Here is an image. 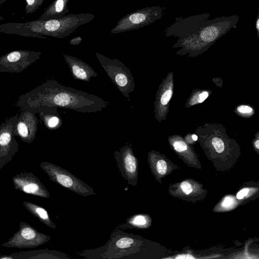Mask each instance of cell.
<instances>
[{
  "label": "cell",
  "instance_id": "1",
  "mask_svg": "<svg viewBox=\"0 0 259 259\" xmlns=\"http://www.w3.org/2000/svg\"><path fill=\"white\" fill-rule=\"evenodd\" d=\"M108 102L100 97L83 91L63 85L49 78L32 90L20 95L15 105L20 110L36 114L41 109L57 107L81 113L102 111Z\"/></svg>",
  "mask_w": 259,
  "mask_h": 259
},
{
  "label": "cell",
  "instance_id": "2",
  "mask_svg": "<svg viewBox=\"0 0 259 259\" xmlns=\"http://www.w3.org/2000/svg\"><path fill=\"white\" fill-rule=\"evenodd\" d=\"M95 17L89 13H81L70 14L59 19L6 23L0 25V32L43 39H46V36L63 38L69 36L79 26L92 21Z\"/></svg>",
  "mask_w": 259,
  "mask_h": 259
},
{
  "label": "cell",
  "instance_id": "3",
  "mask_svg": "<svg viewBox=\"0 0 259 259\" xmlns=\"http://www.w3.org/2000/svg\"><path fill=\"white\" fill-rule=\"evenodd\" d=\"M239 20L238 15L221 16L208 19L197 32L180 41L177 40L172 48H181L177 55L194 58L206 51L219 38L236 27Z\"/></svg>",
  "mask_w": 259,
  "mask_h": 259
},
{
  "label": "cell",
  "instance_id": "4",
  "mask_svg": "<svg viewBox=\"0 0 259 259\" xmlns=\"http://www.w3.org/2000/svg\"><path fill=\"white\" fill-rule=\"evenodd\" d=\"M142 243L139 236L114 232L104 246L77 253L86 258H119L139 251Z\"/></svg>",
  "mask_w": 259,
  "mask_h": 259
},
{
  "label": "cell",
  "instance_id": "5",
  "mask_svg": "<svg viewBox=\"0 0 259 259\" xmlns=\"http://www.w3.org/2000/svg\"><path fill=\"white\" fill-rule=\"evenodd\" d=\"M95 55L101 67L122 95L129 98L130 93L134 91L135 83L130 69L121 61L109 58L99 53Z\"/></svg>",
  "mask_w": 259,
  "mask_h": 259
},
{
  "label": "cell",
  "instance_id": "6",
  "mask_svg": "<svg viewBox=\"0 0 259 259\" xmlns=\"http://www.w3.org/2000/svg\"><path fill=\"white\" fill-rule=\"evenodd\" d=\"M51 181L81 196L95 195V190L73 174L62 167L47 161L39 164Z\"/></svg>",
  "mask_w": 259,
  "mask_h": 259
},
{
  "label": "cell",
  "instance_id": "7",
  "mask_svg": "<svg viewBox=\"0 0 259 259\" xmlns=\"http://www.w3.org/2000/svg\"><path fill=\"white\" fill-rule=\"evenodd\" d=\"M164 8L158 6L147 7L131 12L122 17L111 30L117 34L136 30L151 24L162 18Z\"/></svg>",
  "mask_w": 259,
  "mask_h": 259
},
{
  "label": "cell",
  "instance_id": "8",
  "mask_svg": "<svg viewBox=\"0 0 259 259\" xmlns=\"http://www.w3.org/2000/svg\"><path fill=\"white\" fill-rule=\"evenodd\" d=\"M19 113L6 119L0 126V170L9 163L19 150L15 138Z\"/></svg>",
  "mask_w": 259,
  "mask_h": 259
},
{
  "label": "cell",
  "instance_id": "9",
  "mask_svg": "<svg viewBox=\"0 0 259 259\" xmlns=\"http://www.w3.org/2000/svg\"><path fill=\"white\" fill-rule=\"evenodd\" d=\"M51 237L38 232L26 222L20 221L19 230L9 239L0 244L5 247L31 248L38 247L48 242Z\"/></svg>",
  "mask_w": 259,
  "mask_h": 259
},
{
  "label": "cell",
  "instance_id": "10",
  "mask_svg": "<svg viewBox=\"0 0 259 259\" xmlns=\"http://www.w3.org/2000/svg\"><path fill=\"white\" fill-rule=\"evenodd\" d=\"M210 15V13H206L187 17H176L174 22L165 29L164 35L178 37V41L184 39L202 27Z\"/></svg>",
  "mask_w": 259,
  "mask_h": 259
},
{
  "label": "cell",
  "instance_id": "11",
  "mask_svg": "<svg viewBox=\"0 0 259 259\" xmlns=\"http://www.w3.org/2000/svg\"><path fill=\"white\" fill-rule=\"evenodd\" d=\"M39 51L18 50L0 57V72L20 73L40 59Z\"/></svg>",
  "mask_w": 259,
  "mask_h": 259
},
{
  "label": "cell",
  "instance_id": "12",
  "mask_svg": "<svg viewBox=\"0 0 259 259\" xmlns=\"http://www.w3.org/2000/svg\"><path fill=\"white\" fill-rule=\"evenodd\" d=\"M114 156L122 177L126 180L128 184L136 186L138 179V160L131 145L121 147L114 152Z\"/></svg>",
  "mask_w": 259,
  "mask_h": 259
},
{
  "label": "cell",
  "instance_id": "13",
  "mask_svg": "<svg viewBox=\"0 0 259 259\" xmlns=\"http://www.w3.org/2000/svg\"><path fill=\"white\" fill-rule=\"evenodd\" d=\"M174 89V72L167 73L160 83L156 93L154 104L156 119L161 122L166 119L169 112L170 101L172 97Z\"/></svg>",
  "mask_w": 259,
  "mask_h": 259
},
{
  "label": "cell",
  "instance_id": "14",
  "mask_svg": "<svg viewBox=\"0 0 259 259\" xmlns=\"http://www.w3.org/2000/svg\"><path fill=\"white\" fill-rule=\"evenodd\" d=\"M168 191L174 197L192 203L201 200L204 195L202 185L191 178L169 184Z\"/></svg>",
  "mask_w": 259,
  "mask_h": 259
},
{
  "label": "cell",
  "instance_id": "15",
  "mask_svg": "<svg viewBox=\"0 0 259 259\" xmlns=\"http://www.w3.org/2000/svg\"><path fill=\"white\" fill-rule=\"evenodd\" d=\"M15 189L39 197L49 198L50 194L46 186L31 172H21L12 177Z\"/></svg>",
  "mask_w": 259,
  "mask_h": 259
},
{
  "label": "cell",
  "instance_id": "16",
  "mask_svg": "<svg viewBox=\"0 0 259 259\" xmlns=\"http://www.w3.org/2000/svg\"><path fill=\"white\" fill-rule=\"evenodd\" d=\"M167 140L171 149L187 166L200 168L201 165L193 147L186 142L184 137L179 135H173L168 136Z\"/></svg>",
  "mask_w": 259,
  "mask_h": 259
},
{
  "label": "cell",
  "instance_id": "17",
  "mask_svg": "<svg viewBox=\"0 0 259 259\" xmlns=\"http://www.w3.org/2000/svg\"><path fill=\"white\" fill-rule=\"evenodd\" d=\"M20 111L16 127V136L29 144L35 138L38 120L36 113L26 110Z\"/></svg>",
  "mask_w": 259,
  "mask_h": 259
},
{
  "label": "cell",
  "instance_id": "18",
  "mask_svg": "<svg viewBox=\"0 0 259 259\" xmlns=\"http://www.w3.org/2000/svg\"><path fill=\"white\" fill-rule=\"evenodd\" d=\"M148 162L155 180L161 183L162 178L170 175L180 167L174 163L164 154L152 150L147 154Z\"/></svg>",
  "mask_w": 259,
  "mask_h": 259
},
{
  "label": "cell",
  "instance_id": "19",
  "mask_svg": "<svg viewBox=\"0 0 259 259\" xmlns=\"http://www.w3.org/2000/svg\"><path fill=\"white\" fill-rule=\"evenodd\" d=\"M62 57L67 64L74 79L89 82L92 78L97 76L95 70L82 60L66 54H63Z\"/></svg>",
  "mask_w": 259,
  "mask_h": 259
},
{
  "label": "cell",
  "instance_id": "20",
  "mask_svg": "<svg viewBox=\"0 0 259 259\" xmlns=\"http://www.w3.org/2000/svg\"><path fill=\"white\" fill-rule=\"evenodd\" d=\"M1 259H68L67 255L61 251L48 248L35 250L19 251L2 255Z\"/></svg>",
  "mask_w": 259,
  "mask_h": 259
},
{
  "label": "cell",
  "instance_id": "21",
  "mask_svg": "<svg viewBox=\"0 0 259 259\" xmlns=\"http://www.w3.org/2000/svg\"><path fill=\"white\" fill-rule=\"evenodd\" d=\"M57 109V107L46 108L37 112L45 127L51 131L58 130L62 125V119Z\"/></svg>",
  "mask_w": 259,
  "mask_h": 259
},
{
  "label": "cell",
  "instance_id": "22",
  "mask_svg": "<svg viewBox=\"0 0 259 259\" xmlns=\"http://www.w3.org/2000/svg\"><path fill=\"white\" fill-rule=\"evenodd\" d=\"M69 0H54L38 19L47 20L63 17L69 12L67 4Z\"/></svg>",
  "mask_w": 259,
  "mask_h": 259
},
{
  "label": "cell",
  "instance_id": "23",
  "mask_svg": "<svg viewBox=\"0 0 259 259\" xmlns=\"http://www.w3.org/2000/svg\"><path fill=\"white\" fill-rule=\"evenodd\" d=\"M22 203L31 214L37 218L47 227L52 229H57L56 225L51 220L46 209L37 204L26 201H23Z\"/></svg>",
  "mask_w": 259,
  "mask_h": 259
},
{
  "label": "cell",
  "instance_id": "24",
  "mask_svg": "<svg viewBox=\"0 0 259 259\" xmlns=\"http://www.w3.org/2000/svg\"><path fill=\"white\" fill-rule=\"evenodd\" d=\"M152 222V219L148 214H137L128 218L125 223L116 228L145 229L150 227Z\"/></svg>",
  "mask_w": 259,
  "mask_h": 259
},
{
  "label": "cell",
  "instance_id": "25",
  "mask_svg": "<svg viewBox=\"0 0 259 259\" xmlns=\"http://www.w3.org/2000/svg\"><path fill=\"white\" fill-rule=\"evenodd\" d=\"M209 95V92L207 90H194L188 98L185 107L186 108H190L196 105L201 103L207 98Z\"/></svg>",
  "mask_w": 259,
  "mask_h": 259
},
{
  "label": "cell",
  "instance_id": "26",
  "mask_svg": "<svg viewBox=\"0 0 259 259\" xmlns=\"http://www.w3.org/2000/svg\"><path fill=\"white\" fill-rule=\"evenodd\" d=\"M45 0H26V14L35 12L42 5Z\"/></svg>",
  "mask_w": 259,
  "mask_h": 259
},
{
  "label": "cell",
  "instance_id": "27",
  "mask_svg": "<svg viewBox=\"0 0 259 259\" xmlns=\"http://www.w3.org/2000/svg\"><path fill=\"white\" fill-rule=\"evenodd\" d=\"M210 143L217 153H221L223 152L224 150V143L222 139L214 137L211 139Z\"/></svg>",
  "mask_w": 259,
  "mask_h": 259
},
{
  "label": "cell",
  "instance_id": "28",
  "mask_svg": "<svg viewBox=\"0 0 259 259\" xmlns=\"http://www.w3.org/2000/svg\"><path fill=\"white\" fill-rule=\"evenodd\" d=\"M184 139L188 144L192 146L198 141V136L196 134L189 133L185 136Z\"/></svg>",
  "mask_w": 259,
  "mask_h": 259
},
{
  "label": "cell",
  "instance_id": "29",
  "mask_svg": "<svg viewBox=\"0 0 259 259\" xmlns=\"http://www.w3.org/2000/svg\"><path fill=\"white\" fill-rule=\"evenodd\" d=\"M237 110L242 113H249L252 111V109L246 105H241L237 107Z\"/></svg>",
  "mask_w": 259,
  "mask_h": 259
},
{
  "label": "cell",
  "instance_id": "30",
  "mask_svg": "<svg viewBox=\"0 0 259 259\" xmlns=\"http://www.w3.org/2000/svg\"><path fill=\"white\" fill-rule=\"evenodd\" d=\"M249 192V189L248 188H244L241 190L237 194V198L238 199H241L243 197H244Z\"/></svg>",
  "mask_w": 259,
  "mask_h": 259
},
{
  "label": "cell",
  "instance_id": "31",
  "mask_svg": "<svg viewBox=\"0 0 259 259\" xmlns=\"http://www.w3.org/2000/svg\"><path fill=\"white\" fill-rule=\"evenodd\" d=\"M82 39L80 36H75L69 41V44L72 46H76L80 44Z\"/></svg>",
  "mask_w": 259,
  "mask_h": 259
},
{
  "label": "cell",
  "instance_id": "32",
  "mask_svg": "<svg viewBox=\"0 0 259 259\" xmlns=\"http://www.w3.org/2000/svg\"><path fill=\"white\" fill-rule=\"evenodd\" d=\"M233 201V199L231 197H227L223 201L222 205L224 207H229L232 204Z\"/></svg>",
  "mask_w": 259,
  "mask_h": 259
},
{
  "label": "cell",
  "instance_id": "33",
  "mask_svg": "<svg viewBox=\"0 0 259 259\" xmlns=\"http://www.w3.org/2000/svg\"><path fill=\"white\" fill-rule=\"evenodd\" d=\"M255 30L256 34L259 38V7L258 9V14L256 19L255 24Z\"/></svg>",
  "mask_w": 259,
  "mask_h": 259
},
{
  "label": "cell",
  "instance_id": "34",
  "mask_svg": "<svg viewBox=\"0 0 259 259\" xmlns=\"http://www.w3.org/2000/svg\"><path fill=\"white\" fill-rule=\"evenodd\" d=\"M255 147L259 149V140H257L254 143Z\"/></svg>",
  "mask_w": 259,
  "mask_h": 259
},
{
  "label": "cell",
  "instance_id": "35",
  "mask_svg": "<svg viewBox=\"0 0 259 259\" xmlns=\"http://www.w3.org/2000/svg\"><path fill=\"white\" fill-rule=\"evenodd\" d=\"M6 1V0H0V4L1 5L3 4Z\"/></svg>",
  "mask_w": 259,
  "mask_h": 259
}]
</instances>
